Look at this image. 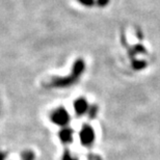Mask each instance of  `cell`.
<instances>
[{
  "label": "cell",
  "instance_id": "obj_2",
  "mask_svg": "<svg viewBox=\"0 0 160 160\" xmlns=\"http://www.w3.org/2000/svg\"><path fill=\"white\" fill-rule=\"evenodd\" d=\"M80 139L83 145H91L95 139V133L91 127L85 126L82 128L81 132H80Z\"/></svg>",
  "mask_w": 160,
  "mask_h": 160
},
{
  "label": "cell",
  "instance_id": "obj_6",
  "mask_svg": "<svg viewBox=\"0 0 160 160\" xmlns=\"http://www.w3.org/2000/svg\"><path fill=\"white\" fill-rule=\"evenodd\" d=\"M23 159L24 160H33V154L30 152H26L23 155Z\"/></svg>",
  "mask_w": 160,
  "mask_h": 160
},
{
  "label": "cell",
  "instance_id": "obj_7",
  "mask_svg": "<svg viewBox=\"0 0 160 160\" xmlns=\"http://www.w3.org/2000/svg\"><path fill=\"white\" fill-rule=\"evenodd\" d=\"M96 111H97V107L96 106H92L91 109H89V117H91L92 119L96 116Z\"/></svg>",
  "mask_w": 160,
  "mask_h": 160
},
{
  "label": "cell",
  "instance_id": "obj_1",
  "mask_svg": "<svg viewBox=\"0 0 160 160\" xmlns=\"http://www.w3.org/2000/svg\"><path fill=\"white\" fill-rule=\"evenodd\" d=\"M51 120H52L53 123H55L56 125H60V126H62V125H66L67 123H68L70 118H69L68 112H67L65 109H58L52 114Z\"/></svg>",
  "mask_w": 160,
  "mask_h": 160
},
{
  "label": "cell",
  "instance_id": "obj_8",
  "mask_svg": "<svg viewBox=\"0 0 160 160\" xmlns=\"http://www.w3.org/2000/svg\"><path fill=\"white\" fill-rule=\"evenodd\" d=\"M108 1H109V0H98L97 3L100 6H105L108 3Z\"/></svg>",
  "mask_w": 160,
  "mask_h": 160
},
{
  "label": "cell",
  "instance_id": "obj_5",
  "mask_svg": "<svg viewBox=\"0 0 160 160\" xmlns=\"http://www.w3.org/2000/svg\"><path fill=\"white\" fill-rule=\"evenodd\" d=\"M78 1L81 3V4L86 5V6H91L94 4V0H78Z\"/></svg>",
  "mask_w": 160,
  "mask_h": 160
},
{
  "label": "cell",
  "instance_id": "obj_3",
  "mask_svg": "<svg viewBox=\"0 0 160 160\" xmlns=\"http://www.w3.org/2000/svg\"><path fill=\"white\" fill-rule=\"evenodd\" d=\"M74 108H75L76 113L83 114V113L85 112V111H88V102H86L84 99H78V100L75 102Z\"/></svg>",
  "mask_w": 160,
  "mask_h": 160
},
{
  "label": "cell",
  "instance_id": "obj_9",
  "mask_svg": "<svg viewBox=\"0 0 160 160\" xmlns=\"http://www.w3.org/2000/svg\"><path fill=\"white\" fill-rule=\"evenodd\" d=\"M63 160H76V159L73 158L72 156H70V155H68V154H66V155H65V157H63Z\"/></svg>",
  "mask_w": 160,
  "mask_h": 160
},
{
  "label": "cell",
  "instance_id": "obj_4",
  "mask_svg": "<svg viewBox=\"0 0 160 160\" xmlns=\"http://www.w3.org/2000/svg\"><path fill=\"white\" fill-rule=\"evenodd\" d=\"M59 138L62 142H71L73 139V132L70 129H63L59 132Z\"/></svg>",
  "mask_w": 160,
  "mask_h": 160
}]
</instances>
